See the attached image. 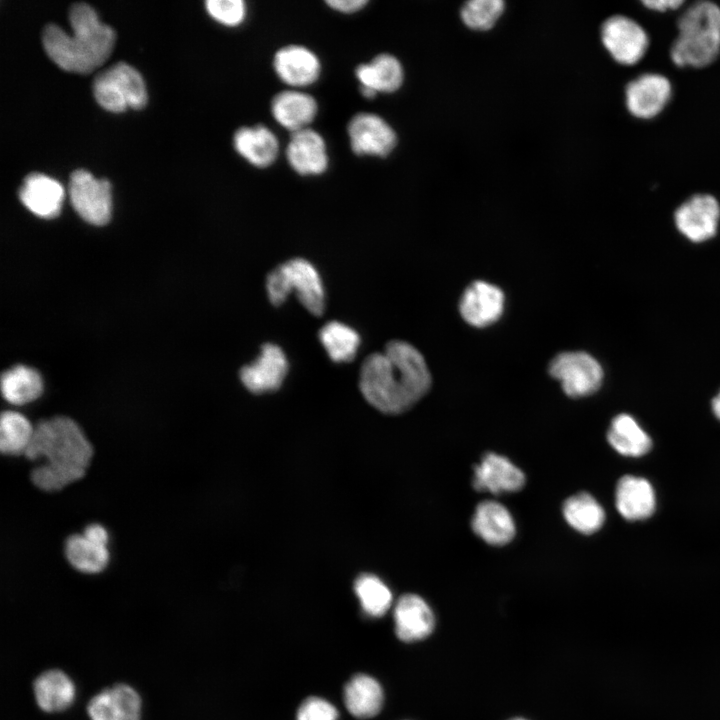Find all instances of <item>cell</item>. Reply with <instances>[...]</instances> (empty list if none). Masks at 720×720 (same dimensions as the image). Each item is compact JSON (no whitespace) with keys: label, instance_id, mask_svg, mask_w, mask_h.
Instances as JSON below:
<instances>
[{"label":"cell","instance_id":"6da1fadb","mask_svg":"<svg viewBox=\"0 0 720 720\" xmlns=\"http://www.w3.org/2000/svg\"><path fill=\"white\" fill-rule=\"evenodd\" d=\"M432 383L428 365L412 344L391 340L383 351L366 356L359 372L365 400L385 414H400L415 405Z\"/></svg>","mask_w":720,"mask_h":720},{"label":"cell","instance_id":"7a4b0ae2","mask_svg":"<svg viewBox=\"0 0 720 720\" xmlns=\"http://www.w3.org/2000/svg\"><path fill=\"white\" fill-rule=\"evenodd\" d=\"M24 456L31 461L46 460L32 469L30 478L40 490L56 492L85 475L93 447L74 420L55 416L34 425Z\"/></svg>","mask_w":720,"mask_h":720},{"label":"cell","instance_id":"3957f363","mask_svg":"<svg viewBox=\"0 0 720 720\" xmlns=\"http://www.w3.org/2000/svg\"><path fill=\"white\" fill-rule=\"evenodd\" d=\"M68 16L73 35H68L57 24H47L42 30L44 50L59 68L90 73L109 58L115 32L101 23L94 9L86 3L73 4Z\"/></svg>","mask_w":720,"mask_h":720},{"label":"cell","instance_id":"277c9868","mask_svg":"<svg viewBox=\"0 0 720 720\" xmlns=\"http://www.w3.org/2000/svg\"><path fill=\"white\" fill-rule=\"evenodd\" d=\"M670 56L679 67L702 68L720 54V7L711 1L688 6L677 21Z\"/></svg>","mask_w":720,"mask_h":720},{"label":"cell","instance_id":"5b68a950","mask_svg":"<svg viewBox=\"0 0 720 720\" xmlns=\"http://www.w3.org/2000/svg\"><path fill=\"white\" fill-rule=\"evenodd\" d=\"M266 292L274 307L281 306L291 293L313 316L325 312V290L319 272L305 258L294 257L274 267L266 276Z\"/></svg>","mask_w":720,"mask_h":720},{"label":"cell","instance_id":"8992f818","mask_svg":"<svg viewBox=\"0 0 720 720\" xmlns=\"http://www.w3.org/2000/svg\"><path fill=\"white\" fill-rule=\"evenodd\" d=\"M92 88L98 104L111 112H122L127 107L141 109L147 101L142 76L124 62H117L97 74Z\"/></svg>","mask_w":720,"mask_h":720},{"label":"cell","instance_id":"52a82bcc","mask_svg":"<svg viewBox=\"0 0 720 720\" xmlns=\"http://www.w3.org/2000/svg\"><path fill=\"white\" fill-rule=\"evenodd\" d=\"M548 370L561 383L565 394L572 398L596 392L603 379L601 365L590 354L582 351L558 354L551 360Z\"/></svg>","mask_w":720,"mask_h":720},{"label":"cell","instance_id":"ba28073f","mask_svg":"<svg viewBox=\"0 0 720 720\" xmlns=\"http://www.w3.org/2000/svg\"><path fill=\"white\" fill-rule=\"evenodd\" d=\"M70 203L77 214L93 225H105L111 217V186L83 169L71 173L68 183Z\"/></svg>","mask_w":720,"mask_h":720},{"label":"cell","instance_id":"9c48e42d","mask_svg":"<svg viewBox=\"0 0 720 720\" xmlns=\"http://www.w3.org/2000/svg\"><path fill=\"white\" fill-rule=\"evenodd\" d=\"M601 39L613 59L623 65L639 62L649 46L642 26L624 15H613L603 22Z\"/></svg>","mask_w":720,"mask_h":720},{"label":"cell","instance_id":"30bf717a","mask_svg":"<svg viewBox=\"0 0 720 720\" xmlns=\"http://www.w3.org/2000/svg\"><path fill=\"white\" fill-rule=\"evenodd\" d=\"M289 370L283 349L271 342L263 343L259 356L239 370L244 387L253 394L275 392L280 389Z\"/></svg>","mask_w":720,"mask_h":720},{"label":"cell","instance_id":"8fae6325","mask_svg":"<svg viewBox=\"0 0 720 720\" xmlns=\"http://www.w3.org/2000/svg\"><path fill=\"white\" fill-rule=\"evenodd\" d=\"M347 133L351 149L358 156L386 157L397 143L393 128L374 113L354 115L347 125Z\"/></svg>","mask_w":720,"mask_h":720},{"label":"cell","instance_id":"7c38bea8","mask_svg":"<svg viewBox=\"0 0 720 720\" xmlns=\"http://www.w3.org/2000/svg\"><path fill=\"white\" fill-rule=\"evenodd\" d=\"M720 219V205L710 194H696L682 203L674 214L677 229L689 240L702 242L712 238Z\"/></svg>","mask_w":720,"mask_h":720},{"label":"cell","instance_id":"4fadbf2b","mask_svg":"<svg viewBox=\"0 0 720 720\" xmlns=\"http://www.w3.org/2000/svg\"><path fill=\"white\" fill-rule=\"evenodd\" d=\"M669 80L656 73H646L630 81L625 89L628 111L640 119L658 115L671 98Z\"/></svg>","mask_w":720,"mask_h":720},{"label":"cell","instance_id":"5bb4252c","mask_svg":"<svg viewBox=\"0 0 720 720\" xmlns=\"http://www.w3.org/2000/svg\"><path fill=\"white\" fill-rule=\"evenodd\" d=\"M505 297L502 290L485 281L471 283L463 292L459 311L471 326L486 327L503 313Z\"/></svg>","mask_w":720,"mask_h":720},{"label":"cell","instance_id":"9a60e30c","mask_svg":"<svg viewBox=\"0 0 720 720\" xmlns=\"http://www.w3.org/2000/svg\"><path fill=\"white\" fill-rule=\"evenodd\" d=\"M395 634L399 640L412 643L426 639L436 620L429 604L419 595L405 594L394 607Z\"/></svg>","mask_w":720,"mask_h":720},{"label":"cell","instance_id":"2e32d148","mask_svg":"<svg viewBox=\"0 0 720 720\" xmlns=\"http://www.w3.org/2000/svg\"><path fill=\"white\" fill-rule=\"evenodd\" d=\"M525 475L505 456L489 452L474 467L473 486L493 494L511 493L522 489Z\"/></svg>","mask_w":720,"mask_h":720},{"label":"cell","instance_id":"e0dca14e","mask_svg":"<svg viewBox=\"0 0 720 720\" xmlns=\"http://www.w3.org/2000/svg\"><path fill=\"white\" fill-rule=\"evenodd\" d=\"M142 701L131 686L115 684L96 694L87 705L91 720H140Z\"/></svg>","mask_w":720,"mask_h":720},{"label":"cell","instance_id":"ac0fdd59","mask_svg":"<svg viewBox=\"0 0 720 720\" xmlns=\"http://www.w3.org/2000/svg\"><path fill=\"white\" fill-rule=\"evenodd\" d=\"M286 158L291 168L302 176L322 174L329 160L324 139L310 128L291 133Z\"/></svg>","mask_w":720,"mask_h":720},{"label":"cell","instance_id":"d6986e66","mask_svg":"<svg viewBox=\"0 0 720 720\" xmlns=\"http://www.w3.org/2000/svg\"><path fill=\"white\" fill-rule=\"evenodd\" d=\"M273 67L278 77L292 87H305L317 81L321 64L311 50L300 45L280 48L274 55Z\"/></svg>","mask_w":720,"mask_h":720},{"label":"cell","instance_id":"ffe728a7","mask_svg":"<svg viewBox=\"0 0 720 720\" xmlns=\"http://www.w3.org/2000/svg\"><path fill=\"white\" fill-rule=\"evenodd\" d=\"M19 198L32 213L50 219L60 213L64 189L53 178L33 172L24 178L19 189Z\"/></svg>","mask_w":720,"mask_h":720},{"label":"cell","instance_id":"44dd1931","mask_svg":"<svg viewBox=\"0 0 720 720\" xmlns=\"http://www.w3.org/2000/svg\"><path fill=\"white\" fill-rule=\"evenodd\" d=\"M471 526L478 537L494 546L509 543L516 532L515 522L509 510L493 500H486L477 505Z\"/></svg>","mask_w":720,"mask_h":720},{"label":"cell","instance_id":"7402d4cb","mask_svg":"<svg viewBox=\"0 0 720 720\" xmlns=\"http://www.w3.org/2000/svg\"><path fill=\"white\" fill-rule=\"evenodd\" d=\"M318 111L316 100L309 94L285 90L277 93L271 101L274 119L291 133L307 128Z\"/></svg>","mask_w":720,"mask_h":720},{"label":"cell","instance_id":"603a6c76","mask_svg":"<svg viewBox=\"0 0 720 720\" xmlns=\"http://www.w3.org/2000/svg\"><path fill=\"white\" fill-rule=\"evenodd\" d=\"M235 150L251 165L267 168L277 159L279 143L275 134L264 125L240 127L233 137Z\"/></svg>","mask_w":720,"mask_h":720},{"label":"cell","instance_id":"cb8c5ba5","mask_svg":"<svg viewBox=\"0 0 720 720\" xmlns=\"http://www.w3.org/2000/svg\"><path fill=\"white\" fill-rule=\"evenodd\" d=\"M615 495L617 510L627 520L646 519L655 510L653 487L644 478L623 476L617 483Z\"/></svg>","mask_w":720,"mask_h":720},{"label":"cell","instance_id":"d4e9b609","mask_svg":"<svg viewBox=\"0 0 720 720\" xmlns=\"http://www.w3.org/2000/svg\"><path fill=\"white\" fill-rule=\"evenodd\" d=\"M33 691L38 707L50 713L67 709L75 698L73 681L58 669L41 673L33 683Z\"/></svg>","mask_w":720,"mask_h":720},{"label":"cell","instance_id":"484cf974","mask_svg":"<svg viewBox=\"0 0 720 720\" xmlns=\"http://www.w3.org/2000/svg\"><path fill=\"white\" fill-rule=\"evenodd\" d=\"M355 75L360 86L372 89L376 93H392L398 90L403 82V68L393 55L382 53L375 56L369 63L359 64Z\"/></svg>","mask_w":720,"mask_h":720},{"label":"cell","instance_id":"4316f807","mask_svg":"<svg viewBox=\"0 0 720 720\" xmlns=\"http://www.w3.org/2000/svg\"><path fill=\"white\" fill-rule=\"evenodd\" d=\"M344 702L354 717L367 719L377 715L384 703V692L379 682L365 674L350 679L344 688Z\"/></svg>","mask_w":720,"mask_h":720},{"label":"cell","instance_id":"83f0119b","mask_svg":"<svg viewBox=\"0 0 720 720\" xmlns=\"http://www.w3.org/2000/svg\"><path fill=\"white\" fill-rule=\"evenodd\" d=\"M609 444L621 455L639 457L652 445L649 435L628 414L617 415L607 433Z\"/></svg>","mask_w":720,"mask_h":720},{"label":"cell","instance_id":"f1b7e54d","mask_svg":"<svg viewBox=\"0 0 720 720\" xmlns=\"http://www.w3.org/2000/svg\"><path fill=\"white\" fill-rule=\"evenodd\" d=\"M318 337L334 363L353 361L361 343L360 335L355 329L336 320L324 324Z\"/></svg>","mask_w":720,"mask_h":720},{"label":"cell","instance_id":"f546056e","mask_svg":"<svg viewBox=\"0 0 720 720\" xmlns=\"http://www.w3.org/2000/svg\"><path fill=\"white\" fill-rule=\"evenodd\" d=\"M1 390L6 401L13 405H23L41 395L43 382L33 368L17 365L3 373Z\"/></svg>","mask_w":720,"mask_h":720},{"label":"cell","instance_id":"4dcf8cb0","mask_svg":"<svg viewBox=\"0 0 720 720\" xmlns=\"http://www.w3.org/2000/svg\"><path fill=\"white\" fill-rule=\"evenodd\" d=\"M64 553L69 564L85 574L100 573L110 558L107 546L95 544L83 534L70 535L65 541Z\"/></svg>","mask_w":720,"mask_h":720},{"label":"cell","instance_id":"1f68e13d","mask_svg":"<svg viewBox=\"0 0 720 720\" xmlns=\"http://www.w3.org/2000/svg\"><path fill=\"white\" fill-rule=\"evenodd\" d=\"M562 512L566 522L582 534L598 531L605 520L602 506L586 492L567 498L563 503Z\"/></svg>","mask_w":720,"mask_h":720},{"label":"cell","instance_id":"d6a6232c","mask_svg":"<svg viewBox=\"0 0 720 720\" xmlns=\"http://www.w3.org/2000/svg\"><path fill=\"white\" fill-rule=\"evenodd\" d=\"M34 425L21 413L4 411L0 421V450L3 454L24 455L31 441Z\"/></svg>","mask_w":720,"mask_h":720},{"label":"cell","instance_id":"836d02e7","mask_svg":"<svg viewBox=\"0 0 720 720\" xmlns=\"http://www.w3.org/2000/svg\"><path fill=\"white\" fill-rule=\"evenodd\" d=\"M354 590L359 598L362 609L369 616L381 617L391 607V591L386 584L375 575H360L354 583Z\"/></svg>","mask_w":720,"mask_h":720},{"label":"cell","instance_id":"e575fe53","mask_svg":"<svg viewBox=\"0 0 720 720\" xmlns=\"http://www.w3.org/2000/svg\"><path fill=\"white\" fill-rule=\"evenodd\" d=\"M504 2L501 0H471L461 9L463 22L471 29H490L501 16Z\"/></svg>","mask_w":720,"mask_h":720},{"label":"cell","instance_id":"d590c367","mask_svg":"<svg viewBox=\"0 0 720 720\" xmlns=\"http://www.w3.org/2000/svg\"><path fill=\"white\" fill-rule=\"evenodd\" d=\"M205 5L212 18L227 26L239 25L246 15L242 0H207Z\"/></svg>","mask_w":720,"mask_h":720},{"label":"cell","instance_id":"8d00e7d4","mask_svg":"<svg viewBox=\"0 0 720 720\" xmlns=\"http://www.w3.org/2000/svg\"><path fill=\"white\" fill-rule=\"evenodd\" d=\"M337 719L338 710L327 700L315 696L307 698L297 712V720Z\"/></svg>","mask_w":720,"mask_h":720},{"label":"cell","instance_id":"74e56055","mask_svg":"<svg viewBox=\"0 0 720 720\" xmlns=\"http://www.w3.org/2000/svg\"><path fill=\"white\" fill-rule=\"evenodd\" d=\"M82 534L95 544L107 546L109 539L108 532L98 523H92L86 526Z\"/></svg>","mask_w":720,"mask_h":720},{"label":"cell","instance_id":"f35d334b","mask_svg":"<svg viewBox=\"0 0 720 720\" xmlns=\"http://www.w3.org/2000/svg\"><path fill=\"white\" fill-rule=\"evenodd\" d=\"M326 4L339 12L342 13H354L361 10L365 5L368 4L367 0H329Z\"/></svg>","mask_w":720,"mask_h":720},{"label":"cell","instance_id":"ab89813d","mask_svg":"<svg viewBox=\"0 0 720 720\" xmlns=\"http://www.w3.org/2000/svg\"><path fill=\"white\" fill-rule=\"evenodd\" d=\"M685 1L683 0H645L642 4L654 11L666 12L668 10H676L681 7Z\"/></svg>","mask_w":720,"mask_h":720},{"label":"cell","instance_id":"60d3db41","mask_svg":"<svg viewBox=\"0 0 720 720\" xmlns=\"http://www.w3.org/2000/svg\"><path fill=\"white\" fill-rule=\"evenodd\" d=\"M712 409L718 419H720V392L712 400Z\"/></svg>","mask_w":720,"mask_h":720},{"label":"cell","instance_id":"b9f144b4","mask_svg":"<svg viewBox=\"0 0 720 720\" xmlns=\"http://www.w3.org/2000/svg\"><path fill=\"white\" fill-rule=\"evenodd\" d=\"M360 92H361L362 96H364L367 99H372L377 95V93L375 91H373L372 89L362 87V86H360Z\"/></svg>","mask_w":720,"mask_h":720},{"label":"cell","instance_id":"7bdbcfd3","mask_svg":"<svg viewBox=\"0 0 720 720\" xmlns=\"http://www.w3.org/2000/svg\"><path fill=\"white\" fill-rule=\"evenodd\" d=\"M509 720H529V719H526V718H523V717H514V718H511V719H509Z\"/></svg>","mask_w":720,"mask_h":720}]
</instances>
